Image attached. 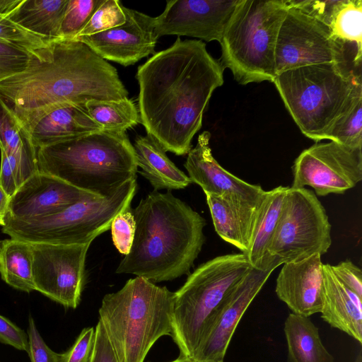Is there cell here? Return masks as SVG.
<instances>
[{
	"instance_id": "obj_1",
	"label": "cell",
	"mask_w": 362,
	"mask_h": 362,
	"mask_svg": "<svg viewBox=\"0 0 362 362\" xmlns=\"http://www.w3.org/2000/svg\"><path fill=\"white\" fill-rule=\"evenodd\" d=\"M223 71L203 41L180 37L140 65L138 111L147 134L165 151L187 154Z\"/></svg>"
},
{
	"instance_id": "obj_2",
	"label": "cell",
	"mask_w": 362,
	"mask_h": 362,
	"mask_svg": "<svg viewBox=\"0 0 362 362\" xmlns=\"http://www.w3.org/2000/svg\"><path fill=\"white\" fill-rule=\"evenodd\" d=\"M127 98L117 69L76 39L50 42L25 71L0 82V99L28 133L57 106Z\"/></svg>"
},
{
	"instance_id": "obj_3",
	"label": "cell",
	"mask_w": 362,
	"mask_h": 362,
	"mask_svg": "<svg viewBox=\"0 0 362 362\" xmlns=\"http://www.w3.org/2000/svg\"><path fill=\"white\" fill-rule=\"evenodd\" d=\"M132 213L133 243L116 273L134 274L154 284L189 274L205 241V219L170 191L153 190Z\"/></svg>"
},
{
	"instance_id": "obj_4",
	"label": "cell",
	"mask_w": 362,
	"mask_h": 362,
	"mask_svg": "<svg viewBox=\"0 0 362 362\" xmlns=\"http://www.w3.org/2000/svg\"><path fill=\"white\" fill-rule=\"evenodd\" d=\"M38 170L101 198L136 177L126 132L100 130L37 149Z\"/></svg>"
},
{
	"instance_id": "obj_5",
	"label": "cell",
	"mask_w": 362,
	"mask_h": 362,
	"mask_svg": "<svg viewBox=\"0 0 362 362\" xmlns=\"http://www.w3.org/2000/svg\"><path fill=\"white\" fill-rule=\"evenodd\" d=\"M273 83L301 132L319 142L362 97L361 64L302 66L276 75Z\"/></svg>"
},
{
	"instance_id": "obj_6",
	"label": "cell",
	"mask_w": 362,
	"mask_h": 362,
	"mask_svg": "<svg viewBox=\"0 0 362 362\" xmlns=\"http://www.w3.org/2000/svg\"><path fill=\"white\" fill-rule=\"evenodd\" d=\"M175 292L140 276L105 295L102 322L119 362H144L153 345L171 335Z\"/></svg>"
},
{
	"instance_id": "obj_7",
	"label": "cell",
	"mask_w": 362,
	"mask_h": 362,
	"mask_svg": "<svg viewBox=\"0 0 362 362\" xmlns=\"http://www.w3.org/2000/svg\"><path fill=\"white\" fill-rule=\"evenodd\" d=\"M286 0H239L226 27L219 60L241 85L274 81L275 47Z\"/></svg>"
},
{
	"instance_id": "obj_8",
	"label": "cell",
	"mask_w": 362,
	"mask_h": 362,
	"mask_svg": "<svg viewBox=\"0 0 362 362\" xmlns=\"http://www.w3.org/2000/svg\"><path fill=\"white\" fill-rule=\"evenodd\" d=\"M251 269L240 252L216 257L189 274L175 292L170 337L180 356L193 357L211 315Z\"/></svg>"
},
{
	"instance_id": "obj_9",
	"label": "cell",
	"mask_w": 362,
	"mask_h": 362,
	"mask_svg": "<svg viewBox=\"0 0 362 362\" xmlns=\"http://www.w3.org/2000/svg\"><path fill=\"white\" fill-rule=\"evenodd\" d=\"M136 189L134 177L106 197L83 200L57 213L35 219H6L2 232L11 238L30 243H91L97 236L110 229L117 214L130 206Z\"/></svg>"
},
{
	"instance_id": "obj_10",
	"label": "cell",
	"mask_w": 362,
	"mask_h": 362,
	"mask_svg": "<svg viewBox=\"0 0 362 362\" xmlns=\"http://www.w3.org/2000/svg\"><path fill=\"white\" fill-rule=\"evenodd\" d=\"M332 244L331 225L315 192L288 187L268 247L272 266L325 254Z\"/></svg>"
},
{
	"instance_id": "obj_11",
	"label": "cell",
	"mask_w": 362,
	"mask_h": 362,
	"mask_svg": "<svg viewBox=\"0 0 362 362\" xmlns=\"http://www.w3.org/2000/svg\"><path fill=\"white\" fill-rule=\"evenodd\" d=\"M361 58L362 49L355 43L336 37L330 27L288 6L276 38V76L288 70L323 63L361 64Z\"/></svg>"
},
{
	"instance_id": "obj_12",
	"label": "cell",
	"mask_w": 362,
	"mask_h": 362,
	"mask_svg": "<svg viewBox=\"0 0 362 362\" xmlns=\"http://www.w3.org/2000/svg\"><path fill=\"white\" fill-rule=\"evenodd\" d=\"M292 170V188L309 186L320 197L344 194L362 180V146L316 142L299 154Z\"/></svg>"
},
{
	"instance_id": "obj_13",
	"label": "cell",
	"mask_w": 362,
	"mask_h": 362,
	"mask_svg": "<svg viewBox=\"0 0 362 362\" xmlns=\"http://www.w3.org/2000/svg\"><path fill=\"white\" fill-rule=\"evenodd\" d=\"M35 291L66 308H76L85 282V262L90 243H31Z\"/></svg>"
},
{
	"instance_id": "obj_14",
	"label": "cell",
	"mask_w": 362,
	"mask_h": 362,
	"mask_svg": "<svg viewBox=\"0 0 362 362\" xmlns=\"http://www.w3.org/2000/svg\"><path fill=\"white\" fill-rule=\"evenodd\" d=\"M239 0H170L154 17V32L163 35L189 36L221 41L226 27Z\"/></svg>"
},
{
	"instance_id": "obj_15",
	"label": "cell",
	"mask_w": 362,
	"mask_h": 362,
	"mask_svg": "<svg viewBox=\"0 0 362 362\" xmlns=\"http://www.w3.org/2000/svg\"><path fill=\"white\" fill-rule=\"evenodd\" d=\"M273 271L252 268L229 292L209 319L192 358L223 361L240 319Z\"/></svg>"
},
{
	"instance_id": "obj_16",
	"label": "cell",
	"mask_w": 362,
	"mask_h": 362,
	"mask_svg": "<svg viewBox=\"0 0 362 362\" xmlns=\"http://www.w3.org/2000/svg\"><path fill=\"white\" fill-rule=\"evenodd\" d=\"M126 20L119 26L75 39L86 44L105 60L124 66L155 54L154 17L124 7Z\"/></svg>"
},
{
	"instance_id": "obj_17",
	"label": "cell",
	"mask_w": 362,
	"mask_h": 362,
	"mask_svg": "<svg viewBox=\"0 0 362 362\" xmlns=\"http://www.w3.org/2000/svg\"><path fill=\"white\" fill-rule=\"evenodd\" d=\"M101 198L38 172L10 198L6 219L26 221L60 211L78 202Z\"/></svg>"
},
{
	"instance_id": "obj_18",
	"label": "cell",
	"mask_w": 362,
	"mask_h": 362,
	"mask_svg": "<svg viewBox=\"0 0 362 362\" xmlns=\"http://www.w3.org/2000/svg\"><path fill=\"white\" fill-rule=\"evenodd\" d=\"M211 134L203 132L197 142L187 153L184 164L188 177L199 185L205 194L234 195L251 203H258L265 190L261 186L250 184L233 175L218 164L209 145Z\"/></svg>"
},
{
	"instance_id": "obj_19",
	"label": "cell",
	"mask_w": 362,
	"mask_h": 362,
	"mask_svg": "<svg viewBox=\"0 0 362 362\" xmlns=\"http://www.w3.org/2000/svg\"><path fill=\"white\" fill-rule=\"evenodd\" d=\"M323 263L321 255L284 263L276 280L275 293L291 313L310 317L322 305Z\"/></svg>"
},
{
	"instance_id": "obj_20",
	"label": "cell",
	"mask_w": 362,
	"mask_h": 362,
	"mask_svg": "<svg viewBox=\"0 0 362 362\" xmlns=\"http://www.w3.org/2000/svg\"><path fill=\"white\" fill-rule=\"evenodd\" d=\"M206 198L216 233L246 254L261 201L251 203L230 194H206Z\"/></svg>"
},
{
	"instance_id": "obj_21",
	"label": "cell",
	"mask_w": 362,
	"mask_h": 362,
	"mask_svg": "<svg viewBox=\"0 0 362 362\" xmlns=\"http://www.w3.org/2000/svg\"><path fill=\"white\" fill-rule=\"evenodd\" d=\"M321 318L362 343V298L343 285L331 264H323Z\"/></svg>"
},
{
	"instance_id": "obj_22",
	"label": "cell",
	"mask_w": 362,
	"mask_h": 362,
	"mask_svg": "<svg viewBox=\"0 0 362 362\" xmlns=\"http://www.w3.org/2000/svg\"><path fill=\"white\" fill-rule=\"evenodd\" d=\"M100 130L103 128L92 119L85 105L64 104L43 115L33 126L29 134L37 150Z\"/></svg>"
},
{
	"instance_id": "obj_23",
	"label": "cell",
	"mask_w": 362,
	"mask_h": 362,
	"mask_svg": "<svg viewBox=\"0 0 362 362\" xmlns=\"http://www.w3.org/2000/svg\"><path fill=\"white\" fill-rule=\"evenodd\" d=\"M139 173L158 189H181L192 183L167 156L165 151L150 135L138 136L134 144Z\"/></svg>"
},
{
	"instance_id": "obj_24",
	"label": "cell",
	"mask_w": 362,
	"mask_h": 362,
	"mask_svg": "<svg viewBox=\"0 0 362 362\" xmlns=\"http://www.w3.org/2000/svg\"><path fill=\"white\" fill-rule=\"evenodd\" d=\"M288 187L279 186L265 191L259 203L250 246L245 254L253 269L267 271L276 268L270 263L268 247Z\"/></svg>"
},
{
	"instance_id": "obj_25",
	"label": "cell",
	"mask_w": 362,
	"mask_h": 362,
	"mask_svg": "<svg viewBox=\"0 0 362 362\" xmlns=\"http://www.w3.org/2000/svg\"><path fill=\"white\" fill-rule=\"evenodd\" d=\"M287 362H334L324 346L319 329L309 317L291 313L285 320Z\"/></svg>"
},
{
	"instance_id": "obj_26",
	"label": "cell",
	"mask_w": 362,
	"mask_h": 362,
	"mask_svg": "<svg viewBox=\"0 0 362 362\" xmlns=\"http://www.w3.org/2000/svg\"><path fill=\"white\" fill-rule=\"evenodd\" d=\"M68 0H22L7 17L25 30L49 42L59 40Z\"/></svg>"
},
{
	"instance_id": "obj_27",
	"label": "cell",
	"mask_w": 362,
	"mask_h": 362,
	"mask_svg": "<svg viewBox=\"0 0 362 362\" xmlns=\"http://www.w3.org/2000/svg\"><path fill=\"white\" fill-rule=\"evenodd\" d=\"M30 243L14 238L0 240V275L11 287L30 293L35 291Z\"/></svg>"
},
{
	"instance_id": "obj_28",
	"label": "cell",
	"mask_w": 362,
	"mask_h": 362,
	"mask_svg": "<svg viewBox=\"0 0 362 362\" xmlns=\"http://www.w3.org/2000/svg\"><path fill=\"white\" fill-rule=\"evenodd\" d=\"M85 107L92 119L106 131L126 132L140 122L138 108L128 98L119 101H90Z\"/></svg>"
},
{
	"instance_id": "obj_29",
	"label": "cell",
	"mask_w": 362,
	"mask_h": 362,
	"mask_svg": "<svg viewBox=\"0 0 362 362\" xmlns=\"http://www.w3.org/2000/svg\"><path fill=\"white\" fill-rule=\"evenodd\" d=\"M36 151L34 146L16 154L7 155L1 151L0 185L10 197L39 172Z\"/></svg>"
},
{
	"instance_id": "obj_30",
	"label": "cell",
	"mask_w": 362,
	"mask_h": 362,
	"mask_svg": "<svg viewBox=\"0 0 362 362\" xmlns=\"http://www.w3.org/2000/svg\"><path fill=\"white\" fill-rule=\"evenodd\" d=\"M325 139L349 147L362 146V97L334 124Z\"/></svg>"
},
{
	"instance_id": "obj_31",
	"label": "cell",
	"mask_w": 362,
	"mask_h": 362,
	"mask_svg": "<svg viewBox=\"0 0 362 362\" xmlns=\"http://www.w3.org/2000/svg\"><path fill=\"white\" fill-rule=\"evenodd\" d=\"M333 35L362 49V1L346 0L332 25Z\"/></svg>"
},
{
	"instance_id": "obj_32",
	"label": "cell",
	"mask_w": 362,
	"mask_h": 362,
	"mask_svg": "<svg viewBox=\"0 0 362 362\" xmlns=\"http://www.w3.org/2000/svg\"><path fill=\"white\" fill-rule=\"evenodd\" d=\"M34 146L30 134L17 121L0 99V150L16 154ZM35 147V146H34Z\"/></svg>"
},
{
	"instance_id": "obj_33",
	"label": "cell",
	"mask_w": 362,
	"mask_h": 362,
	"mask_svg": "<svg viewBox=\"0 0 362 362\" xmlns=\"http://www.w3.org/2000/svg\"><path fill=\"white\" fill-rule=\"evenodd\" d=\"M105 0H68L59 29V40H74Z\"/></svg>"
},
{
	"instance_id": "obj_34",
	"label": "cell",
	"mask_w": 362,
	"mask_h": 362,
	"mask_svg": "<svg viewBox=\"0 0 362 362\" xmlns=\"http://www.w3.org/2000/svg\"><path fill=\"white\" fill-rule=\"evenodd\" d=\"M124 7L119 0H105L77 37L94 35L122 25L126 20Z\"/></svg>"
},
{
	"instance_id": "obj_35",
	"label": "cell",
	"mask_w": 362,
	"mask_h": 362,
	"mask_svg": "<svg viewBox=\"0 0 362 362\" xmlns=\"http://www.w3.org/2000/svg\"><path fill=\"white\" fill-rule=\"evenodd\" d=\"M0 41L35 54L46 48L50 43L46 39L25 30L3 16H0Z\"/></svg>"
},
{
	"instance_id": "obj_36",
	"label": "cell",
	"mask_w": 362,
	"mask_h": 362,
	"mask_svg": "<svg viewBox=\"0 0 362 362\" xmlns=\"http://www.w3.org/2000/svg\"><path fill=\"white\" fill-rule=\"evenodd\" d=\"M38 53L0 41V82L25 71Z\"/></svg>"
},
{
	"instance_id": "obj_37",
	"label": "cell",
	"mask_w": 362,
	"mask_h": 362,
	"mask_svg": "<svg viewBox=\"0 0 362 362\" xmlns=\"http://www.w3.org/2000/svg\"><path fill=\"white\" fill-rule=\"evenodd\" d=\"M346 0H286L293 7L332 28L334 20Z\"/></svg>"
},
{
	"instance_id": "obj_38",
	"label": "cell",
	"mask_w": 362,
	"mask_h": 362,
	"mask_svg": "<svg viewBox=\"0 0 362 362\" xmlns=\"http://www.w3.org/2000/svg\"><path fill=\"white\" fill-rule=\"evenodd\" d=\"M110 228L114 245L120 253L127 255L131 250L136 230L130 206L115 217Z\"/></svg>"
},
{
	"instance_id": "obj_39",
	"label": "cell",
	"mask_w": 362,
	"mask_h": 362,
	"mask_svg": "<svg viewBox=\"0 0 362 362\" xmlns=\"http://www.w3.org/2000/svg\"><path fill=\"white\" fill-rule=\"evenodd\" d=\"M28 351L30 362H64L65 353L59 354L52 350L45 342L30 315L27 329Z\"/></svg>"
},
{
	"instance_id": "obj_40",
	"label": "cell",
	"mask_w": 362,
	"mask_h": 362,
	"mask_svg": "<svg viewBox=\"0 0 362 362\" xmlns=\"http://www.w3.org/2000/svg\"><path fill=\"white\" fill-rule=\"evenodd\" d=\"M95 341V327L84 328L73 346L65 352L64 362H90Z\"/></svg>"
},
{
	"instance_id": "obj_41",
	"label": "cell",
	"mask_w": 362,
	"mask_h": 362,
	"mask_svg": "<svg viewBox=\"0 0 362 362\" xmlns=\"http://www.w3.org/2000/svg\"><path fill=\"white\" fill-rule=\"evenodd\" d=\"M331 267L335 276L343 285L362 298V272L359 267L350 260L331 265Z\"/></svg>"
},
{
	"instance_id": "obj_42",
	"label": "cell",
	"mask_w": 362,
	"mask_h": 362,
	"mask_svg": "<svg viewBox=\"0 0 362 362\" xmlns=\"http://www.w3.org/2000/svg\"><path fill=\"white\" fill-rule=\"evenodd\" d=\"M0 341L20 351H28L27 333L11 321L0 315Z\"/></svg>"
},
{
	"instance_id": "obj_43",
	"label": "cell",
	"mask_w": 362,
	"mask_h": 362,
	"mask_svg": "<svg viewBox=\"0 0 362 362\" xmlns=\"http://www.w3.org/2000/svg\"><path fill=\"white\" fill-rule=\"evenodd\" d=\"M90 362H119L100 320L95 327V341Z\"/></svg>"
},
{
	"instance_id": "obj_44",
	"label": "cell",
	"mask_w": 362,
	"mask_h": 362,
	"mask_svg": "<svg viewBox=\"0 0 362 362\" xmlns=\"http://www.w3.org/2000/svg\"><path fill=\"white\" fill-rule=\"evenodd\" d=\"M10 198L0 185V226L2 227L8 215Z\"/></svg>"
},
{
	"instance_id": "obj_45",
	"label": "cell",
	"mask_w": 362,
	"mask_h": 362,
	"mask_svg": "<svg viewBox=\"0 0 362 362\" xmlns=\"http://www.w3.org/2000/svg\"><path fill=\"white\" fill-rule=\"evenodd\" d=\"M21 1L22 0H0V16L8 17Z\"/></svg>"
},
{
	"instance_id": "obj_46",
	"label": "cell",
	"mask_w": 362,
	"mask_h": 362,
	"mask_svg": "<svg viewBox=\"0 0 362 362\" xmlns=\"http://www.w3.org/2000/svg\"><path fill=\"white\" fill-rule=\"evenodd\" d=\"M170 362H223V361H200L197 360L192 357L180 356L174 361Z\"/></svg>"
},
{
	"instance_id": "obj_47",
	"label": "cell",
	"mask_w": 362,
	"mask_h": 362,
	"mask_svg": "<svg viewBox=\"0 0 362 362\" xmlns=\"http://www.w3.org/2000/svg\"><path fill=\"white\" fill-rule=\"evenodd\" d=\"M354 362H362V351H361V350L359 351V353L355 358Z\"/></svg>"
}]
</instances>
